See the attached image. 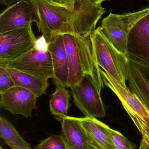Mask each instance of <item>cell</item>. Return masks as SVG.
Returning a JSON list of instances; mask_svg holds the SVG:
<instances>
[{"instance_id": "1", "label": "cell", "mask_w": 149, "mask_h": 149, "mask_svg": "<svg viewBox=\"0 0 149 149\" xmlns=\"http://www.w3.org/2000/svg\"><path fill=\"white\" fill-rule=\"evenodd\" d=\"M33 8L39 32L48 42L59 35L88 37L105 12L101 5L91 0H75L72 8L50 0H29Z\"/></svg>"}, {"instance_id": "2", "label": "cell", "mask_w": 149, "mask_h": 149, "mask_svg": "<svg viewBox=\"0 0 149 149\" xmlns=\"http://www.w3.org/2000/svg\"><path fill=\"white\" fill-rule=\"evenodd\" d=\"M103 82L116 94L142 135L139 149H149V111L129 88L123 87L100 68Z\"/></svg>"}, {"instance_id": "3", "label": "cell", "mask_w": 149, "mask_h": 149, "mask_svg": "<svg viewBox=\"0 0 149 149\" xmlns=\"http://www.w3.org/2000/svg\"><path fill=\"white\" fill-rule=\"evenodd\" d=\"M94 57L99 67L116 80L123 87L126 84V55L117 50L105 37L101 27L95 29L89 36Z\"/></svg>"}, {"instance_id": "4", "label": "cell", "mask_w": 149, "mask_h": 149, "mask_svg": "<svg viewBox=\"0 0 149 149\" xmlns=\"http://www.w3.org/2000/svg\"><path fill=\"white\" fill-rule=\"evenodd\" d=\"M149 13V7L124 15L111 13L103 19L100 27L105 37L118 51L126 54L127 38L131 29Z\"/></svg>"}, {"instance_id": "5", "label": "cell", "mask_w": 149, "mask_h": 149, "mask_svg": "<svg viewBox=\"0 0 149 149\" xmlns=\"http://www.w3.org/2000/svg\"><path fill=\"white\" fill-rule=\"evenodd\" d=\"M36 39L32 25L0 34V65H6L31 51Z\"/></svg>"}, {"instance_id": "6", "label": "cell", "mask_w": 149, "mask_h": 149, "mask_svg": "<svg viewBox=\"0 0 149 149\" xmlns=\"http://www.w3.org/2000/svg\"><path fill=\"white\" fill-rule=\"evenodd\" d=\"M70 89L74 104L85 116L99 118L105 116L101 91L90 76L85 74L81 82Z\"/></svg>"}, {"instance_id": "7", "label": "cell", "mask_w": 149, "mask_h": 149, "mask_svg": "<svg viewBox=\"0 0 149 149\" xmlns=\"http://www.w3.org/2000/svg\"><path fill=\"white\" fill-rule=\"evenodd\" d=\"M0 66L16 70L45 80L54 78L50 53L49 51H39L35 47L19 58Z\"/></svg>"}, {"instance_id": "8", "label": "cell", "mask_w": 149, "mask_h": 149, "mask_svg": "<svg viewBox=\"0 0 149 149\" xmlns=\"http://www.w3.org/2000/svg\"><path fill=\"white\" fill-rule=\"evenodd\" d=\"M36 22L29 0H20L8 6L0 14V34L27 27Z\"/></svg>"}, {"instance_id": "9", "label": "cell", "mask_w": 149, "mask_h": 149, "mask_svg": "<svg viewBox=\"0 0 149 149\" xmlns=\"http://www.w3.org/2000/svg\"><path fill=\"white\" fill-rule=\"evenodd\" d=\"M125 55L127 58L149 65V13L130 30Z\"/></svg>"}, {"instance_id": "10", "label": "cell", "mask_w": 149, "mask_h": 149, "mask_svg": "<svg viewBox=\"0 0 149 149\" xmlns=\"http://www.w3.org/2000/svg\"><path fill=\"white\" fill-rule=\"evenodd\" d=\"M0 106L13 115L32 117L38 98L33 92L20 86H15L0 94Z\"/></svg>"}, {"instance_id": "11", "label": "cell", "mask_w": 149, "mask_h": 149, "mask_svg": "<svg viewBox=\"0 0 149 149\" xmlns=\"http://www.w3.org/2000/svg\"><path fill=\"white\" fill-rule=\"evenodd\" d=\"M126 81L149 111V65L127 58Z\"/></svg>"}, {"instance_id": "12", "label": "cell", "mask_w": 149, "mask_h": 149, "mask_svg": "<svg viewBox=\"0 0 149 149\" xmlns=\"http://www.w3.org/2000/svg\"><path fill=\"white\" fill-rule=\"evenodd\" d=\"M60 121L69 149H100L83 127L80 118L67 116Z\"/></svg>"}, {"instance_id": "13", "label": "cell", "mask_w": 149, "mask_h": 149, "mask_svg": "<svg viewBox=\"0 0 149 149\" xmlns=\"http://www.w3.org/2000/svg\"><path fill=\"white\" fill-rule=\"evenodd\" d=\"M48 50L52 58L54 83L69 88L68 65L63 35L56 36L48 42Z\"/></svg>"}, {"instance_id": "14", "label": "cell", "mask_w": 149, "mask_h": 149, "mask_svg": "<svg viewBox=\"0 0 149 149\" xmlns=\"http://www.w3.org/2000/svg\"><path fill=\"white\" fill-rule=\"evenodd\" d=\"M63 36L68 65L69 88H71L80 83L85 75L80 49L81 37L68 34Z\"/></svg>"}, {"instance_id": "15", "label": "cell", "mask_w": 149, "mask_h": 149, "mask_svg": "<svg viewBox=\"0 0 149 149\" xmlns=\"http://www.w3.org/2000/svg\"><path fill=\"white\" fill-rule=\"evenodd\" d=\"M80 118L83 127L100 149H116L111 138L109 126L93 117Z\"/></svg>"}, {"instance_id": "16", "label": "cell", "mask_w": 149, "mask_h": 149, "mask_svg": "<svg viewBox=\"0 0 149 149\" xmlns=\"http://www.w3.org/2000/svg\"><path fill=\"white\" fill-rule=\"evenodd\" d=\"M4 68H6L13 77L16 86L29 90L38 97L46 94L49 85L48 80L41 79L16 70L6 67Z\"/></svg>"}, {"instance_id": "17", "label": "cell", "mask_w": 149, "mask_h": 149, "mask_svg": "<svg viewBox=\"0 0 149 149\" xmlns=\"http://www.w3.org/2000/svg\"><path fill=\"white\" fill-rule=\"evenodd\" d=\"M55 84L56 88L49 101V109L51 114L60 121L68 116L70 92L66 87L58 84Z\"/></svg>"}, {"instance_id": "18", "label": "cell", "mask_w": 149, "mask_h": 149, "mask_svg": "<svg viewBox=\"0 0 149 149\" xmlns=\"http://www.w3.org/2000/svg\"><path fill=\"white\" fill-rule=\"evenodd\" d=\"M0 136L12 149H31L29 144L19 134L13 125L0 116Z\"/></svg>"}, {"instance_id": "19", "label": "cell", "mask_w": 149, "mask_h": 149, "mask_svg": "<svg viewBox=\"0 0 149 149\" xmlns=\"http://www.w3.org/2000/svg\"><path fill=\"white\" fill-rule=\"evenodd\" d=\"M36 149H69L67 142L62 135H53L42 140Z\"/></svg>"}, {"instance_id": "20", "label": "cell", "mask_w": 149, "mask_h": 149, "mask_svg": "<svg viewBox=\"0 0 149 149\" xmlns=\"http://www.w3.org/2000/svg\"><path fill=\"white\" fill-rule=\"evenodd\" d=\"M109 132L116 149H132L135 147L122 133L109 127Z\"/></svg>"}, {"instance_id": "21", "label": "cell", "mask_w": 149, "mask_h": 149, "mask_svg": "<svg viewBox=\"0 0 149 149\" xmlns=\"http://www.w3.org/2000/svg\"><path fill=\"white\" fill-rule=\"evenodd\" d=\"M15 86L13 77L6 68L0 66V94Z\"/></svg>"}, {"instance_id": "22", "label": "cell", "mask_w": 149, "mask_h": 149, "mask_svg": "<svg viewBox=\"0 0 149 149\" xmlns=\"http://www.w3.org/2000/svg\"><path fill=\"white\" fill-rule=\"evenodd\" d=\"M48 42L43 35L36 39L35 48L37 50L42 52H47Z\"/></svg>"}, {"instance_id": "23", "label": "cell", "mask_w": 149, "mask_h": 149, "mask_svg": "<svg viewBox=\"0 0 149 149\" xmlns=\"http://www.w3.org/2000/svg\"><path fill=\"white\" fill-rule=\"evenodd\" d=\"M50 1L64 7L72 8L75 0H50Z\"/></svg>"}, {"instance_id": "24", "label": "cell", "mask_w": 149, "mask_h": 149, "mask_svg": "<svg viewBox=\"0 0 149 149\" xmlns=\"http://www.w3.org/2000/svg\"><path fill=\"white\" fill-rule=\"evenodd\" d=\"M20 0H0V4L2 6H8L18 2Z\"/></svg>"}, {"instance_id": "25", "label": "cell", "mask_w": 149, "mask_h": 149, "mask_svg": "<svg viewBox=\"0 0 149 149\" xmlns=\"http://www.w3.org/2000/svg\"><path fill=\"white\" fill-rule=\"evenodd\" d=\"M92 2L94 4H96V5H101L102 2L105 1H109V0H91Z\"/></svg>"}, {"instance_id": "26", "label": "cell", "mask_w": 149, "mask_h": 149, "mask_svg": "<svg viewBox=\"0 0 149 149\" xmlns=\"http://www.w3.org/2000/svg\"><path fill=\"white\" fill-rule=\"evenodd\" d=\"M148 1H149V0H148Z\"/></svg>"}]
</instances>
